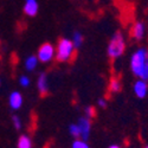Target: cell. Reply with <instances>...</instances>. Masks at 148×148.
<instances>
[{"mask_svg": "<svg viewBox=\"0 0 148 148\" xmlns=\"http://www.w3.org/2000/svg\"><path fill=\"white\" fill-rule=\"evenodd\" d=\"M32 146L31 143V139L26 135H21L18 140V147L19 148H30Z\"/></svg>", "mask_w": 148, "mask_h": 148, "instance_id": "cell-11", "label": "cell"}, {"mask_svg": "<svg viewBox=\"0 0 148 148\" xmlns=\"http://www.w3.org/2000/svg\"><path fill=\"white\" fill-rule=\"evenodd\" d=\"M145 32H146V27H145V24L142 21H136L134 24L133 30H132V36L136 40H140V39L143 38Z\"/></svg>", "mask_w": 148, "mask_h": 148, "instance_id": "cell-7", "label": "cell"}, {"mask_svg": "<svg viewBox=\"0 0 148 148\" xmlns=\"http://www.w3.org/2000/svg\"><path fill=\"white\" fill-rule=\"evenodd\" d=\"M24 11H25V13L29 17H34L38 13V3H37V0H26Z\"/></svg>", "mask_w": 148, "mask_h": 148, "instance_id": "cell-8", "label": "cell"}, {"mask_svg": "<svg viewBox=\"0 0 148 148\" xmlns=\"http://www.w3.org/2000/svg\"><path fill=\"white\" fill-rule=\"evenodd\" d=\"M147 148H148V146H147Z\"/></svg>", "mask_w": 148, "mask_h": 148, "instance_id": "cell-22", "label": "cell"}, {"mask_svg": "<svg viewBox=\"0 0 148 148\" xmlns=\"http://www.w3.org/2000/svg\"><path fill=\"white\" fill-rule=\"evenodd\" d=\"M69 132H70V134L72 135V136H75V138L79 136V134H81L78 125H71V126L69 127Z\"/></svg>", "mask_w": 148, "mask_h": 148, "instance_id": "cell-15", "label": "cell"}, {"mask_svg": "<svg viewBox=\"0 0 148 148\" xmlns=\"http://www.w3.org/2000/svg\"><path fill=\"white\" fill-rule=\"evenodd\" d=\"M0 82H1V81H0Z\"/></svg>", "mask_w": 148, "mask_h": 148, "instance_id": "cell-23", "label": "cell"}, {"mask_svg": "<svg viewBox=\"0 0 148 148\" xmlns=\"http://www.w3.org/2000/svg\"><path fill=\"white\" fill-rule=\"evenodd\" d=\"M85 115H87V117H94L95 116V108L92 107H88L85 108Z\"/></svg>", "mask_w": 148, "mask_h": 148, "instance_id": "cell-17", "label": "cell"}, {"mask_svg": "<svg viewBox=\"0 0 148 148\" xmlns=\"http://www.w3.org/2000/svg\"><path fill=\"white\" fill-rule=\"evenodd\" d=\"M73 49H75V45H73L71 40L66 38L60 39L58 43V49H57V59L60 62L68 60L73 53Z\"/></svg>", "mask_w": 148, "mask_h": 148, "instance_id": "cell-3", "label": "cell"}, {"mask_svg": "<svg viewBox=\"0 0 148 148\" xmlns=\"http://www.w3.org/2000/svg\"><path fill=\"white\" fill-rule=\"evenodd\" d=\"M110 148H119V146L117 145H112V146H110Z\"/></svg>", "mask_w": 148, "mask_h": 148, "instance_id": "cell-21", "label": "cell"}, {"mask_svg": "<svg viewBox=\"0 0 148 148\" xmlns=\"http://www.w3.org/2000/svg\"><path fill=\"white\" fill-rule=\"evenodd\" d=\"M8 102H10V107H11L12 109H14V110L19 109V108L21 107V104H23V97H21V94L18 92V91H13V92L10 95V100H8Z\"/></svg>", "mask_w": 148, "mask_h": 148, "instance_id": "cell-9", "label": "cell"}, {"mask_svg": "<svg viewBox=\"0 0 148 148\" xmlns=\"http://www.w3.org/2000/svg\"><path fill=\"white\" fill-rule=\"evenodd\" d=\"M72 147L73 148H88V143L83 139L82 140H75V142L72 143Z\"/></svg>", "mask_w": 148, "mask_h": 148, "instance_id": "cell-16", "label": "cell"}, {"mask_svg": "<svg viewBox=\"0 0 148 148\" xmlns=\"http://www.w3.org/2000/svg\"><path fill=\"white\" fill-rule=\"evenodd\" d=\"M37 85H38V90L42 95H45L47 92V79H46L45 73H42V75L39 76Z\"/></svg>", "mask_w": 148, "mask_h": 148, "instance_id": "cell-10", "label": "cell"}, {"mask_svg": "<svg viewBox=\"0 0 148 148\" xmlns=\"http://www.w3.org/2000/svg\"><path fill=\"white\" fill-rule=\"evenodd\" d=\"M130 68L135 76L141 79L148 81V50L140 47L130 58Z\"/></svg>", "mask_w": 148, "mask_h": 148, "instance_id": "cell-1", "label": "cell"}, {"mask_svg": "<svg viewBox=\"0 0 148 148\" xmlns=\"http://www.w3.org/2000/svg\"><path fill=\"white\" fill-rule=\"evenodd\" d=\"M19 83L23 85V87H27V85L30 84V79L26 76H21L20 79H19Z\"/></svg>", "mask_w": 148, "mask_h": 148, "instance_id": "cell-18", "label": "cell"}, {"mask_svg": "<svg viewBox=\"0 0 148 148\" xmlns=\"http://www.w3.org/2000/svg\"><path fill=\"white\" fill-rule=\"evenodd\" d=\"M12 120H13V123H14L16 129H20V128H21V125H20L19 117H18V116H13V117H12Z\"/></svg>", "mask_w": 148, "mask_h": 148, "instance_id": "cell-19", "label": "cell"}, {"mask_svg": "<svg viewBox=\"0 0 148 148\" xmlns=\"http://www.w3.org/2000/svg\"><path fill=\"white\" fill-rule=\"evenodd\" d=\"M125 47H126V42H125V38L121 32H116L114 33V36L112 37V39L109 42V45H108V56L110 58H119L123 55L125 52Z\"/></svg>", "mask_w": 148, "mask_h": 148, "instance_id": "cell-2", "label": "cell"}, {"mask_svg": "<svg viewBox=\"0 0 148 148\" xmlns=\"http://www.w3.org/2000/svg\"><path fill=\"white\" fill-rule=\"evenodd\" d=\"M121 90V83L117 78H113L110 81V91L112 92H119Z\"/></svg>", "mask_w": 148, "mask_h": 148, "instance_id": "cell-13", "label": "cell"}, {"mask_svg": "<svg viewBox=\"0 0 148 148\" xmlns=\"http://www.w3.org/2000/svg\"><path fill=\"white\" fill-rule=\"evenodd\" d=\"M53 55H55V50H53V46L51 44H44L40 46L39 51H38V59L43 63H47L50 62L52 58H53Z\"/></svg>", "mask_w": 148, "mask_h": 148, "instance_id": "cell-4", "label": "cell"}, {"mask_svg": "<svg viewBox=\"0 0 148 148\" xmlns=\"http://www.w3.org/2000/svg\"><path fill=\"white\" fill-rule=\"evenodd\" d=\"M73 45H75L76 47H79L83 43V36L79 33V32H76V33H73Z\"/></svg>", "mask_w": 148, "mask_h": 148, "instance_id": "cell-14", "label": "cell"}, {"mask_svg": "<svg viewBox=\"0 0 148 148\" xmlns=\"http://www.w3.org/2000/svg\"><path fill=\"white\" fill-rule=\"evenodd\" d=\"M78 127H79V136L87 141L89 139V135H90V128H91V125H90V119L89 117H82L79 119L78 121Z\"/></svg>", "mask_w": 148, "mask_h": 148, "instance_id": "cell-5", "label": "cell"}, {"mask_svg": "<svg viewBox=\"0 0 148 148\" xmlns=\"http://www.w3.org/2000/svg\"><path fill=\"white\" fill-rule=\"evenodd\" d=\"M37 63H38V58L34 57V56H30L25 62V66H26L27 70L31 71L37 66Z\"/></svg>", "mask_w": 148, "mask_h": 148, "instance_id": "cell-12", "label": "cell"}, {"mask_svg": "<svg viewBox=\"0 0 148 148\" xmlns=\"http://www.w3.org/2000/svg\"><path fill=\"white\" fill-rule=\"evenodd\" d=\"M134 92L139 98H143L146 97L147 92H148V84H147V81L145 79H139L135 82L134 84Z\"/></svg>", "mask_w": 148, "mask_h": 148, "instance_id": "cell-6", "label": "cell"}, {"mask_svg": "<svg viewBox=\"0 0 148 148\" xmlns=\"http://www.w3.org/2000/svg\"><path fill=\"white\" fill-rule=\"evenodd\" d=\"M97 103H98V106H100V107H102V108H104V107L107 106V102H106V100H104V98H100V100L97 101Z\"/></svg>", "mask_w": 148, "mask_h": 148, "instance_id": "cell-20", "label": "cell"}]
</instances>
